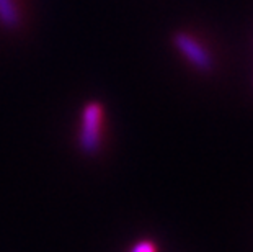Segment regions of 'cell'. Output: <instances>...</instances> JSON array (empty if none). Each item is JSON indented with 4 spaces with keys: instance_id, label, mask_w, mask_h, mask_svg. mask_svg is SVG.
<instances>
[{
    "instance_id": "2",
    "label": "cell",
    "mask_w": 253,
    "mask_h": 252,
    "mask_svg": "<svg viewBox=\"0 0 253 252\" xmlns=\"http://www.w3.org/2000/svg\"><path fill=\"white\" fill-rule=\"evenodd\" d=\"M175 45L183 54L190 59V62L195 64L198 69H203V71L211 69L212 61H211L209 52L204 50L196 40H193L191 36H188L185 33H178L175 36Z\"/></svg>"
},
{
    "instance_id": "3",
    "label": "cell",
    "mask_w": 253,
    "mask_h": 252,
    "mask_svg": "<svg viewBox=\"0 0 253 252\" xmlns=\"http://www.w3.org/2000/svg\"><path fill=\"white\" fill-rule=\"evenodd\" d=\"M21 21L23 18L17 0H0V25L7 30H18Z\"/></svg>"
},
{
    "instance_id": "4",
    "label": "cell",
    "mask_w": 253,
    "mask_h": 252,
    "mask_svg": "<svg viewBox=\"0 0 253 252\" xmlns=\"http://www.w3.org/2000/svg\"><path fill=\"white\" fill-rule=\"evenodd\" d=\"M131 252H157V251H155L154 243H150V241H142V243L134 246Z\"/></svg>"
},
{
    "instance_id": "1",
    "label": "cell",
    "mask_w": 253,
    "mask_h": 252,
    "mask_svg": "<svg viewBox=\"0 0 253 252\" xmlns=\"http://www.w3.org/2000/svg\"><path fill=\"white\" fill-rule=\"evenodd\" d=\"M101 125H103V106L88 103L84 108L82 130H80V149L87 155H95L101 146Z\"/></svg>"
}]
</instances>
